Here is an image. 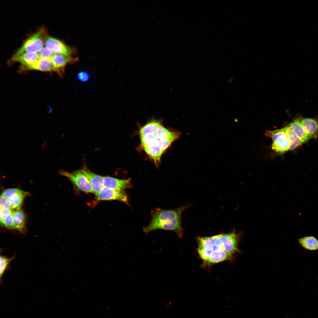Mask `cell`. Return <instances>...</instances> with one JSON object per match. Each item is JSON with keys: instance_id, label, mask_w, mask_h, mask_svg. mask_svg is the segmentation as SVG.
<instances>
[{"instance_id": "cell-1", "label": "cell", "mask_w": 318, "mask_h": 318, "mask_svg": "<svg viewBox=\"0 0 318 318\" xmlns=\"http://www.w3.org/2000/svg\"><path fill=\"white\" fill-rule=\"evenodd\" d=\"M191 206L188 203L173 209L158 208L153 210L150 223L143 228L144 232L147 234L157 229L171 231L175 232L179 238H181L184 231L182 225V214Z\"/></svg>"}, {"instance_id": "cell-2", "label": "cell", "mask_w": 318, "mask_h": 318, "mask_svg": "<svg viewBox=\"0 0 318 318\" xmlns=\"http://www.w3.org/2000/svg\"><path fill=\"white\" fill-rule=\"evenodd\" d=\"M47 34L44 28H40L26 39L14 55H18L26 52H39L43 48Z\"/></svg>"}, {"instance_id": "cell-3", "label": "cell", "mask_w": 318, "mask_h": 318, "mask_svg": "<svg viewBox=\"0 0 318 318\" xmlns=\"http://www.w3.org/2000/svg\"><path fill=\"white\" fill-rule=\"evenodd\" d=\"M266 134L272 139V148L274 151L279 154H282L289 150V142L285 127L267 131Z\"/></svg>"}, {"instance_id": "cell-4", "label": "cell", "mask_w": 318, "mask_h": 318, "mask_svg": "<svg viewBox=\"0 0 318 318\" xmlns=\"http://www.w3.org/2000/svg\"><path fill=\"white\" fill-rule=\"evenodd\" d=\"M59 173L61 175L66 177L81 191L93 193L88 178L80 170L72 172L61 170L59 171Z\"/></svg>"}, {"instance_id": "cell-5", "label": "cell", "mask_w": 318, "mask_h": 318, "mask_svg": "<svg viewBox=\"0 0 318 318\" xmlns=\"http://www.w3.org/2000/svg\"><path fill=\"white\" fill-rule=\"evenodd\" d=\"M45 47L50 49L54 54L63 55L73 57L75 51L72 47L69 46L61 41L46 35L44 42Z\"/></svg>"}, {"instance_id": "cell-6", "label": "cell", "mask_w": 318, "mask_h": 318, "mask_svg": "<svg viewBox=\"0 0 318 318\" xmlns=\"http://www.w3.org/2000/svg\"><path fill=\"white\" fill-rule=\"evenodd\" d=\"M97 197L99 201L117 200L129 205L128 196L123 191L112 189L104 187Z\"/></svg>"}, {"instance_id": "cell-7", "label": "cell", "mask_w": 318, "mask_h": 318, "mask_svg": "<svg viewBox=\"0 0 318 318\" xmlns=\"http://www.w3.org/2000/svg\"><path fill=\"white\" fill-rule=\"evenodd\" d=\"M78 58L67 57L63 55L54 54L50 59L54 68V72L62 77L65 73V68L67 64H73L78 61Z\"/></svg>"}, {"instance_id": "cell-8", "label": "cell", "mask_w": 318, "mask_h": 318, "mask_svg": "<svg viewBox=\"0 0 318 318\" xmlns=\"http://www.w3.org/2000/svg\"><path fill=\"white\" fill-rule=\"evenodd\" d=\"M221 238L225 250L233 255L236 252H240L238 244L240 235L235 231L227 233H221Z\"/></svg>"}, {"instance_id": "cell-9", "label": "cell", "mask_w": 318, "mask_h": 318, "mask_svg": "<svg viewBox=\"0 0 318 318\" xmlns=\"http://www.w3.org/2000/svg\"><path fill=\"white\" fill-rule=\"evenodd\" d=\"M30 70L43 72H54L53 64L50 59H39L33 63L25 66H20L19 72L23 73Z\"/></svg>"}, {"instance_id": "cell-10", "label": "cell", "mask_w": 318, "mask_h": 318, "mask_svg": "<svg viewBox=\"0 0 318 318\" xmlns=\"http://www.w3.org/2000/svg\"><path fill=\"white\" fill-rule=\"evenodd\" d=\"M80 170L88 178L93 193L97 196L105 187L103 177L93 172L85 166Z\"/></svg>"}, {"instance_id": "cell-11", "label": "cell", "mask_w": 318, "mask_h": 318, "mask_svg": "<svg viewBox=\"0 0 318 318\" xmlns=\"http://www.w3.org/2000/svg\"><path fill=\"white\" fill-rule=\"evenodd\" d=\"M104 187L108 188L123 191L132 187L131 179H120L109 176L103 177Z\"/></svg>"}, {"instance_id": "cell-12", "label": "cell", "mask_w": 318, "mask_h": 318, "mask_svg": "<svg viewBox=\"0 0 318 318\" xmlns=\"http://www.w3.org/2000/svg\"><path fill=\"white\" fill-rule=\"evenodd\" d=\"M299 122L311 138L316 137L318 133V117H299Z\"/></svg>"}, {"instance_id": "cell-13", "label": "cell", "mask_w": 318, "mask_h": 318, "mask_svg": "<svg viewBox=\"0 0 318 318\" xmlns=\"http://www.w3.org/2000/svg\"><path fill=\"white\" fill-rule=\"evenodd\" d=\"M233 255L225 251H215L212 252L208 257L203 261V266H207L223 261L229 260L233 258Z\"/></svg>"}, {"instance_id": "cell-14", "label": "cell", "mask_w": 318, "mask_h": 318, "mask_svg": "<svg viewBox=\"0 0 318 318\" xmlns=\"http://www.w3.org/2000/svg\"><path fill=\"white\" fill-rule=\"evenodd\" d=\"M158 140L155 142L143 147L144 150L153 160L157 165L160 163L161 156L164 152L159 145Z\"/></svg>"}, {"instance_id": "cell-15", "label": "cell", "mask_w": 318, "mask_h": 318, "mask_svg": "<svg viewBox=\"0 0 318 318\" xmlns=\"http://www.w3.org/2000/svg\"><path fill=\"white\" fill-rule=\"evenodd\" d=\"M39 59L38 53L26 52L18 55H13L10 62H19L21 64V66H25L33 63Z\"/></svg>"}, {"instance_id": "cell-16", "label": "cell", "mask_w": 318, "mask_h": 318, "mask_svg": "<svg viewBox=\"0 0 318 318\" xmlns=\"http://www.w3.org/2000/svg\"><path fill=\"white\" fill-rule=\"evenodd\" d=\"M12 215L16 229L21 232L25 231L26 216L24 211L20 209L12 211Z\"/></svg>"}, {"instance_id": "cell-17", "label": "cell", "mask_w": 318, "mask_h": 318, "mask_svg": "<svg viewBox=\"0 0 318 318\" xmlns=\"http://www.w3.org/2000/svg\"><path fill=\"white\" fill-rule=\"evenodd\" d=\"M157 138L161 140H171L174 141L178 138L180 135L177 131H170L162 125L157 130L155 133Z\"/></svg>"}, {"instance_id": "cell-18", "label": "cell", "mask_w": 318, "mask_h": 318, "mask_svg": "<svg viewBox=\"0 0 318 318\" xmlns=\"http://www.w3.org/2000/svg\"><path fill=\"white\" fill-rule=\"evenodd\" d=\"M288 125L294 132L303 143L311 138L300 124L299 117L294 119Z\"/></svg>"}, {"instance_id": "cell-19", "label": "cell", "mask_w": 318, "mask_h": 318, "mask_svg": "<svg viewBox=\"0 0 318 318\" xmlns=\"http://www.w3.org/2000/svg\"><path fill=\"white\" fill-rule=\"evenodd\" d=\"M162 125L160 120H153L150 121L140 129L139 134L140 137L147 135L155 133Z\"/></svg>"}, {"instance_id": "cell-20", "label": "cell", "mask_w": 318, "mask_h": 318, "mask_svg": "<svg viewBox=\"0 0 318 318\" xmlns=\"http://www.w3.org/2000/svg\"><path fill=\"white\" fill-rule=\"evenodd\" d=\"M297 240L301 246L307 250H318V240L314 236H305L298 238Z\"/></svg>"}, {"instance_id": "cell-21", "label": "cell", "mask_w": 318, "mask_h": 318, "mask_svg": "<svg viewBox=\"0 0 318 318\" xmlns=\"http://www.w3.org/2000/svg\"><path fill=\"white\" fill-rule=\"evenodd\" d=\"M285 127L289 142V150H293L303 143L301 139L290 127L288 125Z\"/></svg>"}, {"instance_id": "cell-22", "label": "cell", "mask_w": 318, "mask_h": 318, "mask_svg": "<svg viewBox=\"0 0 318 318\" xmlns=\"http://www.w3.org/2000/svg\"><path fill=\"white\" fill-rule=\"evenodd\" d=\"M27 192L22 191L13 197L10 200L12 209H20L24 198L28 195Z\"/></svg>"}, {"instance_id": "cell-23", "label": "cell", "mask_w": 318, "mask_h": 318, "mask_svg": "<svg viewBox=\"0 0 318 318\" xmlns=\"http://www.w3.org/2000/svg\"><path fill=\"white\" fill-rule=\"evenodd\" d=\"M15 255L10 258L1 255L0 256V279L1 282L3 274L9 266L10 263L14 259Z\"/></svg>"}, {"instance_id": "cell-24", "label": "cell", "mask_w": 318, "mask_h": 318, "mask_svg": "<svg viewBox=\"0 0 318 318\" xmlns=\"http://www.w3.org/2000/svg\"><path fill=\"white\" fill-rule=\"evenodd\" d=\"M140 137L143 147L155 142L158 140L155 133L147 135Z\"/></svg>"}, {"instance_id": "cell-25", "label": "cell", "mask_w": 318, "mask_h": 318, "mask_svg": "<svg viewBox=\"0 0 318 318\" xmlns=\"http://www.w3.org/2000/svg\"><path fill=\"white\" fill-rule=\"evenodd\" d=\"M1 225L7 228L16 229L14 222L12 213L8 215L0 221Z\"/></svg>"}, {"instance_id": "cell-26", "label": "cell", "mask_w": 318, "mask_h": 318, "mask_svg": "<svg viewBox=\"0 0 318 318\" xmlns=\"http://www.w3.org/2000/svg\"><path fill=\"white\" fill-rule=\"evenodd\" d=\"M39 59H50L54 54L50 49L46 47H43L38 52Z\"/></svg>"}, {"instance_id": "cell-27", "label": "cell", "mask_w": 318, "mask_h": 318, "mask_svg": "<svg viewBox=\"0 0 318 318\" xmlns=\"http://www.w3.org/2000/svg\"><path fill=\"white\" fill-rule=\"evenodd\" d=\"M0 209H12L10 200L3 195L0 198Z\"/></svg>"}, {"instance_id": "cell-28", "label": "cell", "mask_w": 318, "mask_h": 318, "mask_svg": "<svg viewBox=\"0 0 318 318\" xmlns=\"http://www.w3.org/2000/svg\"><path fill=\"white\" fill-rule=\"evenodd\" d=\"M174 141L171 140H161L158 139V143L162 150L164 152L170 146Z\"/></svg>"}, {"instance_id": "cell-29", "label": "cell", "mask_w": 318, "mask_h": 318, "mask_svg": "<svg viewBox=\"0 0 318 318\" xmlns=\"http://www.w3.org/2000/svg\"><path fill=\"white\" fill-rule=\"evenodd\" d=\"M12 210L11 209H0V221H2L8 215L12 213Z\"/></svg>"}]
</instances>
